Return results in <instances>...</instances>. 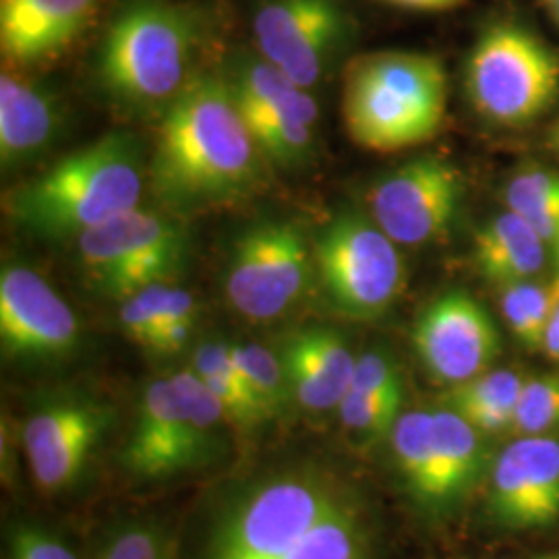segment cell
Listing matches in <instances>:
<instances>
[{"label":"cell","mask_w":559,"mask_h":559,"mask_svg":"<svg viewBox=\"0 0 559 559\" xmlns=\"http://www.w3.org/2000/svg\"><path fill=\"white\" fill-rule=\"evenodd\" d=\"M342 425L365 440L390 436L402 415V399L348 392L338 406Z\"/></svg>","instance_id":"32"},{"label":"cell","mask_w":559,"mask_h":559,"mask_svg":"<svg viewBox=\"0 0 559 559\" xmlns=\"http://www.w3.org/2000/svg\"><path fill=\"white\" fill-rule=\"evenodd\" d=\"M100 0H0V50L11 67H40L64 55Z\"/></svg>","instance_id":"17"},{"label":"cell","mask_w":559,"mask_h":559,"mask_svg":"<svg viewBox=\"0 0 559 559\" xmlns=\"http://www.w3.org/2000/svg\"><path fill=\"white\" fill-rule=\"evenodd\" d=\"M0 340L13 359H59L75 348L80 321L38 272L9 265L0 274Z\"/></svg>","instance_id":"13"},{"label":"cell","mask_w":559,"mask_h":559,"mask_svg":"<svg viewBox=\"0 0 559 559\" xmlns=\"http://www.w3.org/2000/svg\"><path fill=\"white\" fill-rule=\"evenodd\" d=\"M261 158L228 80L201 73L162 115L150 185L177 212L230 205L260 189Z\"/></svg>","instance_id":"1"},{"label":"cell","mask_w":559,"mask_h":559,"mask_svg":"<svg viewBox=\"0 0 559 559\" xmlns=\"http://www.w3.org/2000/svg\"><path fill=\"white\" fill-rule=\"evenodd\" d=\"M537 559H559V551H556V554H545V556H539Z\"/></svg>","instance_id":"41"},{"label":"cell","mask_w":559,"mask_h":559,"mask_svg":"<svg viewBox=\"0 0 559 559\" xmlns=\"http://www.w3.org/2000/svg\"><path fill=\"white\" fill-rule=\"evenodd\" d=\"M448 112V73L423 52L385 50L344 71L342 119L362 150L394 154L436 138Z\"/></svg>","instance_id":"2"},{"label":"cell","mask_w":559,"mask_h":559,"mask_svg":"<svg viewBox=\"0 0 559 559\" xmlns=\"http://www.w3.org/2000/svg\"><path fill=\"white\" fill-rule=\"evenodd\" d=\"M559 427V376H540L524 381L512 431L520 438L547 436Z\"/></svg>","instance_id":"30"},{"label":"cell","mask_w":559,"mask_h":559,"mask_svg":"<svg viewBox=\"0 0 559 559\" xmlns=\"http://www.w3.org/2000/svg\"><path fill=\"white\" fill-rule=\"evenodd\" d=\"M353 501L332 475L311 466L290 468L261 480L226 510L207 559H282L321 520Z\"/></svg>","instance_id":"5"},{"label":"cell","mask_w":559,"mask_h":559,"mask_svg":"<svg viewBox=\"0 0 559 559\" xmlns=\"http://www.w3.org/2000/svg\"><path fill=\"white\" fill-rule=\"evenodd\" d=\"M464 83L483 119L520 127L539 119L558 100L559 55L528 27L496 23L468 52Z\"/></svg>","instance_id":"6"},{"label":"cell","mask_w":559,"mask_h":559,"mask_svg":"<svg viewBox=\"0 0 559 559\" xmlns=\"http://www.w3.org/2000/svg\"><path fill=\"white\" fill-rule=\"evenodd\" d=\"M413 346L427 373L448 388L489 371L501 353L498 323L466 290L431 300L413 325Z\"/></svg>","instance_id":"12"},{"label":"cell","mask_w":559,"mask_h":559,"mask_svg":"<svg viewBox=\"0 0 559 559\" xmlns=\"http://www.w3.org/2000/svg\"><path fill=\"white\" fill-rule=\"evenodd\" d=\"M500 305L501 313L520 344L531 350H540L547 325L559 305L551 282L540 284L535 280H522L506 284L500 288Z\"/></svg>","instance_id":"28"},{"label":"cell","mask_w":559,"mask_h":559,"mask_svg":"<svg viewBox=\"0 0 559 559\" xmlns=\"http://www.w3.org/2000/svg\"><path fill=\"white\" fill-rule=\"evenodd\" d=\"M193 369L221 399L230 423L239 427H253L267 419L235 360L233 344L203 342L195 353Z\"/></svg>","instance_id":"25"},{"label":"cell","mask_w":559,"mask_h":559,"mask_svg":"<svg viewBox=\"0 0 559 559\" xmlns=\"http://www.w3.org/2000/svg\"><path fill=\"white\" fill-rule=\"evenodd\" d=\"M251 27L261 57L311 90L346 46L353 20L344 0H261Z\"/></svg>","instance_id":"10"},{"label":"cell","mask_w":559,"mask_h":559,"mask_svg":"<svg viewBox=\"0 0 559 559\" xmlns=\"http://www.w3.org/2000/svg\"><path fill=\"white\" fill-rule=\"evenodd\" d=\"M436 427V503L433 516L456 510L487 473L489 454L485 433L456 411L441 404L433 411Z\"/></svg>","instance_id":"19"},{"label":"cell","mask_w":559,"mask_h":559,"mask_svg":"<svg viewBox=\"0 0 559 559\" xmlns=\"http://www.w3.org/2000/svg\"><path fill=\"white\" fill-rule=\"evenodd\" d=\"M491 520L506 531H537L559 520V441L519 438L493 462L487 500Z\"/></svg>","instance_id":"14"},{"label":"cell","mask_w":559,"mask_h":559,"mask_svg":"<svg viewBox=\"0 0 559 559\" xmlns=\"http://www.w3.org/2000/svg\"><path fill=\"white\" fill-rule=\"evenodd\" d=\"M11 559H78V556L50 531L23 524L11 537Z\"/></svg>","instance_id":"35"},{"label":"cell","mask_w":559,"mask_h":559,"mask_svg":"<svg viewBox=\"0 0 559 559\" xmlns=\"http://www.w3.org/2000/svg\"><path fill=\"white\" fill-rule=\"evenodd\" d=\"M503 200L508 210L528 222L556 251L559 245V173L535 166L514 175Z\"/></svg>","instance_id":"26"},{"label":"cell","mask_w":559,"mask_h":559,"mask_svg":"<svg viewBox=\"0 0 559 559\" xmlns=\"http://www.w3.org/2000/svg\"><path fill=\"white\" fill-rule=\"evenodd\" d=\"M100 559H170L168 543L158 528L129 526L102 549Z\"/></svg>","instance_id":"34"},{"label":"cell","mask_w":559,"mask_h":559,"mask_svg":"<svg viewBox=\"0 0 559 559\" xmlns=\"http://www.w3.org/2000/svg\"><path fill=\"white\" fill-rule=\"evenodd\" d=\"M170 286L158 282L129 295L120 307V325L124 334L143 348L154 350L160 338Z\"/></svg>","instance_id":"31"},{"label":"cell","mask_w":559,"mask_h":559,"mask_svg":"<svg viewBox=\"0 0 559 559\" xmlns=\"http://www.w3.org/2000/svg\"><path fill=\"white\" fill-rule=\"evenodd\" d=\"M282 559H369V533L357 501L321 520Z\"/></svg>","instance_id":"27"},{"label":"cell","mask_w":559,"mask_h":559,"mask_svg":"<svg viewBox=\"0 0 559 559\" xmlns=\"http://www.w3.org/2000/svg\"><path fill=\"white\" fill-rule=\"evenodd\" d=\"M141 193L140 143L129 133H110L23 185L13 193L9 212L40 237H81L135 210Z\"/></svg>","instance_id":"3"},{"label":"cell","mask_w":559,"mask_h":559,"mask_svg":"<svg viewBox=\"0 0 559 559\" xmlns=\"http://www.w3.org/2000/svg\"><path fill=\"white\" fill-rule=\"evenodd\" d=\"M543 350L551 357L554 360L559 362V305L558 309L554 311L551 321L547 325V332H545V344H543Z\"/></svg>","instance_id":"37"},{"label":"cell","mask_w":559,"mask_h":559,"mask_svg":"<svg viewBox=\"0 0 559 559\" xmlns=\"http://www.w3.org/2000/svg\"><path fill=\"white\" fill-rule=\"evenodd\" d=\"M554 249L539 233L512 210L485 222L475 235L473 260L480 276L498 284L535 280Z\"/></svg>","instance_id":"20"},{"label":"cell","mask_w":559,"mask_h":559,"mask_svg":"<svg viewBox=\"0 0 559 559\" xmlns=\"http://www.w3.org/2000/svg\"><path fill=\"white\" fill-rule=\"evenodd\" d=\"M59 131V108L50 94L27 81L0 78V158L4 168L46 150Z\"/></svg>","instance_id":"21"},{"label":"cell","mask_w":559,"mask_h":559,"mask_svg":"<svg viewBox=\"0 0 559 559\" xmlns=\"http://www.w3.org/2000/svg\"><path fill=\"white\" fill-rule=\"evenodd\" d=\"M554 255H556V276H554V280H551V286H554V290L558 293L559 297V245L558 249L554 251Z\"/></svg>","instance_id":"40"},{"label":"cell","mask_w":559,"mask_h":559,"mask_svg":"<svg viewBox=\"0 0 559 559\" xmlns=\"http://www.w3.org/2000/svg\"><path fill=\"white\" fill-rule=\"evenodd\" d=\"M313 272V247L299 226L265 222L235 242L226 297L247 320H276L299 302Z\"/></svg>","instance_id":"8"},{"label":"cell","mask_w":559,"mask_h":559,"mask_svg":"<svg viewBox=\"0 0 559 559\" xmlns=\"http://www.w3.org/2000/svg\"><path fill=\"white\" fill-rule=\"evenodd\" d=\"M201 40L203 21L189 4L131 0L102 38L98 80L127 108L166 110L195 78Z\"/></svg>","instance_id":"4"},{"label":"cell","mask_w":559,"mask_h":559,"mask_svg":"<svg viewBox=\"0 0 559 559\" xmlns=\"http://www.w3.org/2000/svg\"><path fill=\"white\" fill-rule=\"evenodd\" d=\"M464 200L459 168L441 156L404 162L369 193V216L402 247L440 240L456 221Z\"/></svg>","instance_id":"11"},{"label":"cell","mask_w":559,"mask_h":559,"mask_svg":"<svg viewBox=\"0 0 559 559\" xmlns=\"http://www.w3.org/2000/svg\"><path fill=\"white\" fill-rule=\"evenodd\" d=\"M524 378L512 369L485 371L475 380L454 385L443 394L441 404L456 411L485 436L512 431L514 411Z\"/></svg>","instance_id":"23"},{"label":"cell","mask_w":559,"mask_h":559,"mask_svg":"<svg viewBox=\"0 0 559 559\" xmlns=\"http://www.w3.org/2000/svg\"><path fill=\"white\" fill-rule=\"evenodd\" d=\"M293 396L309 411L338 408L348 394L357 357L334 330L311 328L293 334L282 350Z\"/></svg>","instance_id":"18"},{"label":"cell","mask_w":559,"mask_h":559,"mask_svg":"<svg viewBox=\"0 0 559 559\" xmlns=\"http://www.w3.org/2000/svg\"><path fill=\"white\" fill-rule=\"evenodd\" d=\"M399 242L371 216L346 210L323 226L313 242V265L328 302L355 321L380 320L406 282Z\"/></svg>","instance_id":"7"},{"label":"cell","mask_w":559,"mask_h":559,"mask_svg":"<svg viewBox=\"0 0 559 559\" xmlns=\"http://www.w3.org/2000/svg\"><path fill=\"white\" fill-rule=\"evenodd\" d=\"M545 7L549 11V15L554 17V21L559 25V0H545Z\"/></svg>","instance_id":"39"},{"label":"cell","mask_w":559,"mask_h":559,"mask_svg":"<svg viewBox=\"0 0 559 559\" xmlns=\"http://www.w3.org/2000/svg\"><path fill=\"white\" fill-rule=\"evenodd\" d=\"M185 249L187 240L177 222L140 207L80 237L87 272L108 295L120 299L177 274Z\"/></svg>","instance_id":"9"},{"label":"cell","mask_w":559,"mask_h":559,"mask_svg":"<svg viewBox=\"0 0 559 559\" xmlns=\"http://www.w3.org/2000/svg\"><path fill=\"white\" fill-rule=\"evenodd\" d=\"M390 438L400 477L404 480L411 498L417 501L425 512L433 514L438 473L433 411L419 408L402 413Z\"/></svg>","instance_id":"24"},{"label":"cell","mask_w":559,"mask_h":559,"mask_svg":"<svg viewBox=\"0 0 559 559\" xmlns=\"http://www.w3.org/2000/svg\"><path fill=\"white\" fill-rule=\"evenodd\" d=\"M120 460L140 479H164L210 464L173 378L154 380L145 388Z\"/></svg>","instance_id":"16"},{"label":"cell","mask_w":559,"mask_h":559,"mask_svg":"<svg viewBox=\"0 0 559 559\" xmlns=\"http://www.w3.org/2000/svg\"><path fill=\"white\" fill-rule=\"evenodd\" d=\"M350 390L360 392V394H373V396L404 399V385H402L399 362L390 353L380 350V348L362 353L355 365Z\"/></svg>","instance_id":"33"},{"label":"cell","mask_w":559,"mask_h":559,"mask_svg":"<svg viewBox=\"0 0 559 559\" xmlns=\"http://www.w3.org/2000/svg\"><path fill=\"white\" fill-rule=\"evenodd\" d=\"M383 4L399 7L404 11H419V13H440L456 9L464 0H380Z\"/></svg>","instance_id":"36"},{"label":"cell","mask_w":559,"mask_h":559,"mask_svg":"<svg viewBox=\"0 0 559 559\" xmlns=\"http://www.w3.org/2000/svg\"><path fill=\"white\" fill-rule=\"evenodd\" d=\"M549 147L559 154V120L554 124V129H551V133H549Z\"/></svg>","instance_id":"38"},{"label":"cell","mask_w":559,"mask_h":559,"mask_svg":"<svg viewBox=\"0 0 559 559\" xmlns=\"http://www.w3.org/2000/svg\"><path fill=\"white\" fill-rule=\"evenodd\" d=\"M233 355L265 417L280 415L295 399L282 357L260 344H233Z\"/></svg>","instance_id":"29"},{"label":"cell","mask_w":559,"mask_h":559,"mask_svg":"<svg viewBox=\"0 0 559 559\" xmlns=\"http://www.w3.org/2000/svg\"><path fill=\"white\" fill-rule=\"evenodd\" d=\"M108 427V413L90 400H59L36 411L23 427L32 477L44 491L80 479Z\"/></svg>","instance_id":"15"},{"label":"cell","mask_w":559,"mask_h":559,"mask_svg":"<svg viewBox=\"0 0 559 559\" xmlns=\"http://www.w3.org/2000/svg\"><path fill=\"white\" fill-rule=\"evenodd\" d=\"M242 117L263 158L290 168L311 156L316 145L318 104L307 90H299L288 100Z\"/></svg>","instance_id":"22"}]
</instances>
